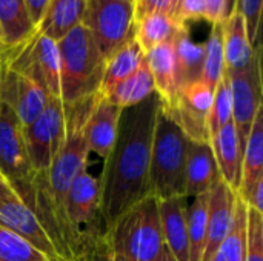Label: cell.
Returning <instances> with one entry per match:
<instances>
[{"label":"cell","instance_id":"obj_1","mask_svg":"<svg viewBox=\"0 0 263 261\" xmlns=\"http://www.w3.org/2000/svg\"><path fill=\"white\" fill-rule=\"evenodd\" d=\"M159 105L160 98L154 92L142 103L122 109L114 145L97 178L105 231L126 211L151 197L149 163Z\"/></svg>","mask_w":263,"mask_h":261},{"label":"cell","instance_id":"obj_2","mask_svg":"<svg viewBox=\"0 0 263 261\" xmlns=\"http://www.w3.org/2000/svg\"><path fill=\"white\" fill-rule=\"evenodd\" d=\"M188 138L176 123L170 111L159 105L154 135L151 145L149 163V191L156 200L186 198L185 171H186Z\"/></svg>","mask_w":263,"mask_h":261},{"label":"cell","instance_id":"obj_3","mask_svg":"<svg viewBox=\"0 0 263 261\" xmlns=\"http://www.w3.org/2000/svg\"><path fill=\"white\" fill-rule=\"evenodd\" d=\"M60 58V98L76 103L100 91L105 58L89 31L79 25L57 42Z\"/></svg>","mask_w":263,"mask_h":261},{"label":"cell","instance_id":"obj_4","mask_svg":"<svg viewBox=\"0 0 263 261\" xmlns=\"http://www.w3.org/2000/svg\"><path fill=\"white\" fill-rule=\"evenodd\" d=\"M105 237L122 261H159L165 242L160 229L159 208L154 197H148L126 211Z\"/></svg>","mask_w":263,"mask_h":261},{"label":"cell","instance_id":"obj_5","mask_svg":"<svg viewBox=\"0 0 263 261\" xmlns=\"http://www.w3.org/2000/svg\"><path fill=\"white\" fill-rule=\"evenodd\" d=\"M65 212L71 238V257L72 261H79L105 234L99 203V180L86 169L72 182L66 195Z\"/></svg>","mask_w":263,"mask_h":261},{"label":"cell","instance_id":"obj_6","mask_svg":"<svg viewBox=\"0 0 263 261\" xmlns=\"http://www.w3.org/2000/svg\"><path fill=\"white\" fill-rule=\"evenodd\" d=\"M134 0H86L82 25L89 31L105 62L134 37Z\"/></svg>","mask_w":263,"mask_h":261},{"label":"cell","instance_id":"obj_7","mask_svg":"<svg viewBox=\"0 0 263 261\" xmlns=\"http://www.w3.org/2000/svg\"><path fill=\"white\" fill-rule=\"evenodd\" d=\"M32 174H46L65 140V109L59 97H49L42 114L22 128Z\"/></svg>","mask_w":263,"mask_h":261},{"label":"cell","instance_id":"obj_8","mask_svg":"<svg viewBox=\"0 0 263 261\" xmlns=\"http://www.w3.org/2000/svg\"><path fill=\"white\" fill-rule=\"evenodd\" d=\"M227 75L230 78L233 95V123L243 152L256 114L262 108L260 51L248 68L239 72H227Z\"/></svg>","mask_w":263,"mask_h":261},{"label":"cell","instance_id":"obj_9","mask_svg":"<svg viewBox=\"0 0 263 261\" xmlns=\"http://www.w3.org/2000/svg\"><path fill=\"white\" fill-rule=\"evenodd\" d=\"M0 174L17 191H23L32 180L22 125L15 114L0 102Z\"/></svg>","mask_w":263,"mask_h":261},{"label":"cell","instance_id":"obj_10","mask_svg":"<svg viewBox=\"0 0 263 261\" xmlns=\"http://www.w3.org/2000/svg\"><path fill=\"white\" fill-rule=\"evenodd\" d=\"M214 89L205 82L197 80L180 88L174 103L163 106L170 111L176 123L180 126L183 134L191 142H208V117L213 105Z\"/></svg>","mask_w":263,"mask_h":261},{"label":"cell","instance_id":"obj_11","mask_svg":"<svg viewBox=\"0 0 263 261\" xmlns=\"http://www.w3.org/2000/svg\"><path fill=\"white\" fill-rule=\"evenodd\" d=\"M48 100L49 94L39 82L0 66V102L15 114L22 128L42 114Z\"/></svg>","mask_w":263,"mask_h":261},{"label":"cell","instance_id":"obj_12","mask_svg":"<svg viewBox=\"0 0 263 261\" xmlns=\"http://www.w3.org/2000/svg\"><path fill=\"white\" fill-rule=\"evenodd\" d=\"M0 226L26 240L49 261H63L59 257L54 245L51 243L34 212L23 203L20 197L0 200Z\"/></svg>","mask_w":263,"mask_h":261},{"label":"cell","instance_id":"obj_13","mask_svg":"<svg viewBox=\"0 0 263 261\" xmlns=\"http://www.w3.org/2000/svg\"><path fill=\"white\" fill-rule=\"evenodd\" d=\"M122 109L111 103L102 92L96 94L94 105L85 123V138L89 152H94L100 158H106L119 129V120Z\"/></svg>","mask_w":263,"mask_h":261},{"label":"cell","instance_id":"obj_14","mask_svg":"<svg viewBox=\"0 0 263 261\" xmlns=\"http://www.w3.org/2000/svg\"><path fill=\"white\" fill-rule=\"evenodd\" d=\"M236 192L220 178L208 192L206 214V246L202 261H211L219 245L230 231L234 215Z\"/></svg>","mask_w":263,"mask_h":261},{"label":"cell","instance_id":"obj_15","mask_svg":"<svg viewBox=\"0 0 263 261\" xmlns=\"http://www.w3.org/2000/svg\"><path fill=\"white\" fill-rule=\"evenodd\" d=\"M220 180L217 162L211 143L188 140L186 171H185V195L194 198L208 194Z\"/></svg>","mask_w":263,"mask_h":261},{"label":"cell","instance_id":"obj_16","mask_svg":"<svg viewBox=\"0 0 263 261\" xmlns=\"http://www.w3.org/2000/svg\"><path fill=\"white\" fill-rule=\"evenodd\" d=\"M157 208L165 248L176 261H190L185 198L157 200Z\"/></svg>","mask_w":263,"mask_h":261},{"label":"cell","instance_id":"obj_17","mask_svg":"<svg viewBox=\"0 0 263 261\" xmlns=\"http://www.w3.org/2000/svg\"><path fill=\"white\" fill-rule=\"evenodd\" d=\"M145 62L151 72L156 94L165 106H171L180 91L173 40L146 51Z\"/></svg>","mask_w":263,"mask_h":261},{"label":"cell","instance_id":"obj_18","mask_svg":"<svg viewBox=\"0 0 263 261\" xmlns=\"http://www.w3.org/2000/svg\"><path fill=\"white\" fill-rule=\"evenodd\" d=\"M260 46H251L245 20L240 12L234 11L223 22V55L225 71L239 72L248 68L256 58Z\"/></svg>","mask_w":263,"mask_h":261},{"label":"cell","instance_id":"obj_19","mask_svg":"<svg viewBox=\"0 0 263 261\" xmlns=\"http://www.w3.org/2000/svg\"><path fill=\"white\" fill-rule=\"evenodd\" d=\"M211 146L220 178L237 194L242 177V148L233 122L227 123L211 138Z\"/></svg>","mask_w":263,"mask_h":261},{"label":"cell","instance_id":"obj_20","mask_svg":"<svg viewBox=\"0 0 263 261\" xmlns=\"http://www.w3.org/2000/svg\"><path fill=\"white\" fill-rule=\"evenodd\" d=\"M263 178V109L253 122L251 132L242 152V177L237 195L248 205L256 185Z\"/></svg>","mask_w":263,"mask_h":261},{"label":"cell","instance_id":"obj_21","mask_svg":"<svg viewBox=\"0 0 263 261\" xmlns=\"http://www.w3.org/2000/svg\"><path fill=\"white\" fill-rule=\"evenodd\" d=\"M86 0H49L39 31L59 42L72 28L82 25Z\"/></svg>","mask_w":263,"mask_h":261},{"label":"cell","instance_id":"obj_22","mask_svg":"<svg viewBox=\"0 0 263 261\" xmlns=\"http://www.w3.org/2000/svg\"><path fill=\"white\" fill-rule=\"evenodd\" d=\"M173 49L180 88L200 80L205 58V46L203 43H197L191 37L186 25H183L173 38Z\"/></svg>","mask_w":263,"mask_h":261},{"label":"cell","instance_id":"obj_23","mask_svg":"<svg viewBox=\"0 0 263 261\" xmlns=\"http://www.w3.org/2000/svg\"><path fill=\"white\" fill-rule=\"evenodd\" d=\"M23 0H0V42L3 48H12L35 32Z\"/></svg>","mask_w":263,"mask_h":261},{"label":"cell","instance_id":"obj_24","mask_svg":"<svg viewBox=\"0 0 263 261\" xmlns=\"http://www.w3.org/2000/svg\"><path fill=\"white\" fill-rule=\"evenodd\" d=\"M145 60V52L140 48L136 37L129 38L120 49H117L106 62L103 69V78L100 85L102 94H106L119 82L134 74Z\"/></svg>","mask_w":263,"mask_h":261},{"label":"cell","instance_id":"obj_25","mask_svg":"<svg viewBox=\"0 0 263 261\" xmlns=\"http://www.w3.org/2000/svg\"><path fill=\"white\" fill-rule=\"evenodd\" d=\"M182 26L183 25H180L171 14L151 12L136 17L134 37L143 52H146L157 45L171 42Z\"/></svg>","mask_w":263,"mask_h":261},{"label":"cell","instance_id":"obj_26","mask_svg":"<svg viewBox=\"0 0 263 261\" xmlns=\"http://www.w3.org/2000/svg\"><path fill=\"white\" fill-rule=\"evenodd\" d=\"M154 92H156L154 82L146 66V62L143 60V63L139 66V69L134 74L119 82L114 88H111L103 95L120 109H125L142 103Z\"/></svg>","mask_w":263,"mask_h":261},{"label":"cell","instance_id":"obj_27","mask_svg":"<svg viewBox=\"0 0 263 261\" xmlns=\"http://www.w3.org/2000/svg\"><path fill=\"white\" fill-rule=\"evenodd\" d=\"M247 215L248 205L236 194L234 215L228 234L219 245L211 261H245L247 255Z\"/></svg>","mask_w":263,"mask_h":261},{"label":"cell","instance_id":"obj_28","mask_svg":"<svg viewBox=\"0 0 263 261\" xmlns=\"http://www.w3.org/2000/svg\"><path fill=\"white\" fill-rule=\"evenodd\" d=\"M206 214H208V194L193 198L186 206L188 222V249L190 261H202L206 246Z\"/></svg>","mask_w":263,"mask_h":261},{"label":"cell","instance_id":"obj_29","mask_svg":"<svg viewBox=\"0 0 263 261\" xmlns=\"http://www.w3.org/2000/svg\"><path fill=\"white\" fill-rule=\"evenodd\" d=\"M205 58L200 80L213 89L217 86L225 74V55H223V22L213 23L208 40L203 43Z\"/></svg>","mask_w":263,"mask_h":261},{"label":"cell","instance_id":"obj_30","mask_svg":"<svg viewBox=\"0 0 263 261\" xmlns=\"http://www.w3.org/2000/svg\"><path fill=\"white\" fill-rule=\"evenodd\" d=\"M233 122V95H231V85L227 72L214 88L213 105L210 109L208 117V131L210 140L227 125Z\"/></svg>","mask_w":263,"mask_h":261},{"label":"cell","instance_id":"obj_31","mask_svg":"<svg viewBox=\"0 0 263 261\" xmlns=\"http://www.w3.org/2000/svg\"><path fill=\"white\" fill-rule=\"evenodd\" d=\"M0 261H49L26 240L0 226Z\"/></svg>","mask_w":263,"mask_h":261},{"label":"cell","instance_id":"obj_32","mask_svg":"<svg viewBox=\"0 0 263 261\" xmlns=\"http://www.w3.org/2000/svg\"><path fill=\"white\" fill-rule=\"evenodd\" d=\"M245 261H263V215L248 206Z\"/></svg>","mask_w":263,"mask_h":261},{"label":"cell","instance_id":"obj_33","mask_svg":"<svg viewBox=\"0 0 263 261\" xmlns=\"http://www.w3.org/2000/svg\"><path fill=\"white\" fill-rule=\"evenodd\" d=\"M236 11L242 14L251 46H259V28L262 15V0H236Z\"/></svg>","mask_w":263,"mask_h":261},{"label":"cell","instance_id":"obj_34","mask_svg":"<svg viewBox=\"0 0 263 261\" xmlns=\"http://www.w3.org/2000/svg\"><path fill=\"white\" fill-rule=\"evenodd\" d=\"M173 17L180 25H186L191 20H205V3L203 0H177Z\"/></svg>","mask_w":263,"mask_h":261},{"label":"cell","instance_id":"obj_35","mask_svg":"<svg viewBox=\"0 0 263 261\" xmlns=\"http://www.w3.org/2000/svg\"><path fill=\"white\" fill-rule=\"evenodd\" d=\"M79 261H122L120 257L111 249L105 234L89 248V251Z\"/></svg>","mask_w":263,"mask_h":261},{"label":"cell","instance_id":"obj_36","mask_svg":"<svg viewBox=\"0 0 263 261\" xmlns=\"http://www.w3.org/2000/svg\"><path fill=\"white\" fill-rule=\"evenodd\" d=\"M176 2L177 0H136V17H142L151 12H163L173 15Z\"/></svg>","mask_w":263,"mask_h":261},{"label":"cell","instance_id":"obj_37","mask_svg":"<svg viewBox=\"0 0 263 261\" xmlns=\"http://www.w3.org/2000/svg\"><path fill=\"white\" fill-rule=\"evenodd\" d=\"M205 3V20L219 23L225 20V0H203Z\"/></svg>","mask_w":263,"mask_h":261},{"label":"cell","instance_id":"obj_38","mask_svg":"<svg viewBox=\"0 0 263 261\" xmlns=\"http://www.w3.org/2000/svg\"><path fill=\"white\" fill-rule=\"evenodd\" d=\"M23 2L26 5V9H28V14H29L31 22L37 28L39 23L42 22L43 15H45V11L48 8L49 0H23Z\"/></svg>","mask_w":263,"mask_h":261},{"label":"cell","instance_id":"obj_39","mask_svg":"<svg viewBox=\"0 0 263 261\" xmlns=\"http://www.w3.org/2000/svg\"><path fill=\"white\" fill-rule=\"evenodd\" d=\"M248 206L263 215V178L256 185V188L253 191V195H251V198L248 202Z\"/></svg>","mask_w":263,"mask_h":261},{"label":"cell","instance_id":"obj_40","mask_svg":"<svg viewBox=\"0 0 263 261\" xmlns=\"http://www.w3.org/2000/svg\"><path fill=\"white\" fill-rule=\"evenodd\" d=\"M11 197H18L17 191L8 183L6 178L0 175V200L2 198H11Z\"/></svg>","mask_w":263,"mask_h":261},{"label":"cell","instance_id":"obj_41","mask_svg":"<svg viewBox=\"0 0 263 261\" xmlns=\"http://www.w3.org/2000/svg\"><path fill=\"white\" fill-rule=\"evenodd\" d=\"M159 261H176V260H174V257L170 254V251L165 248V251H163V254H162V257H160V260Z\"/></svg>","mask_w":263,"mask_h":261},{"label":"cell","instance_id":"obj_42","mask_svg":"<svg viewBox=\"0 0 263 261\" xmlns=\"http://www.w3.org/2000/svg\"><path fill=\"white\" fill-rule=\"evenodd\" d=\"M3 49H5V48H3V45H2V42H0V55H2V52H3Z\"/></svg>","mask_w":263,"mask_h":261},{"label":"cell","instance_id":"obj_43","mask_svg":"<svg viewBox=\"0 0 263 261\" xmlns=\"http://www.w3.org/2000/svg\"><path fill=\"white\" fill-rule=\"evenodd\" d=\"M0 175H2V174H0Z\"/></svg>","mask_w":263,"mask_h":261},{"label":"cell","instance_id":"obj_44","mask_svg":"<svg viewBox=\"0 0 263 261\" xmlns=\"http://www.w3.org/2000/svg\"><path fill=\"white\" fill-rule=\"evenodd\" d=\"M134 2H136V0H134Z\"/></svg>","mask_w":263,"mask_h":261}]
</instances>
